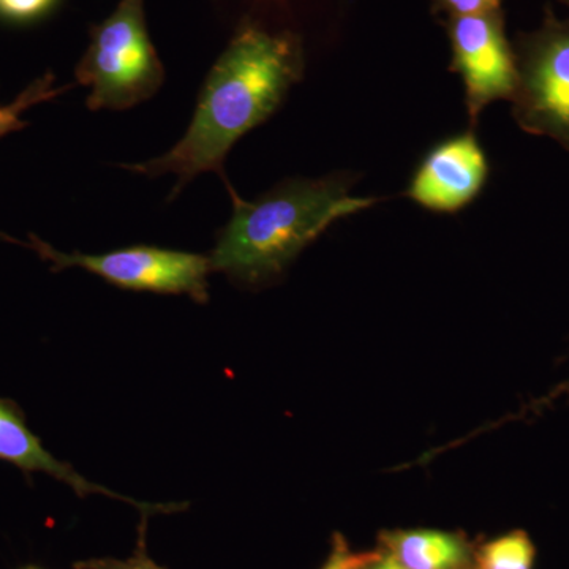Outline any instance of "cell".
Instances as JSON below:
<instances>
[{
	"label": "cell",
	"mask_w": 569,
	"mask_h": 569,
	"mask_svg": "<svg viewBox=\"0 0 569 569\" xmlns=\"http://www.w3.org/2000/svg\"><path fill=\"white\" fill-rule=\"evenodd\" d=\"M452 18L497 13L500 0H440Z\"/></svg>",
	"instance_id": "9a60e30c"
},
{
	"label": "cell",
	"mask_w": 569,
	"mask_h": 569,
	"mask_svg": "<svg viewBox=\"0 0 569 569\" xmlns=\"http://www.w3.org/2000/svg\"><path fill=\"white\" fill-rule=\"evenodd\" d=\"M59 0H0V18L10 22H32L47 17Z\"/></svg>",
	"instance_id": "4fadbf2b"
},
{
	"label": "cell",
	"mask_w": 569,
	"mask_h": 569,
	"mask_svg": "<svg viewBox=\"0 0 569 569\" xmlns=\"http://www.w3.org/2000/svg\"><path fill=\"white\" fill-rule=\"evenodd\" d=\"M518 82L509 102L520 129L569 152V28L548 26L516 56Z\"/></svg>",
	"instance_id": "5b68a950"
},
{
	"label": "cell",
	"mask_w": 569,
	"mask_h": 569,
	"mask_svg": "<svg viewBox=\"0 0 569 569\" xmlns=\"http://www.w3.org/2000/svg\"><path fill=\"white\" fill-rule=\"evenodd\" d=\"M535 546L522 530L511 531L488 542L479 552L481 569H533Z\"/></svg>",
	"instance_id": "30bf717a"
},
{
	"label": "cell",
	"mask_w": 569,
	"mask_h": 569,
	"mask_svg": "<svg viewBox=\"0 0 569 569\" xmlns=\"http://www.w3.org/2000/svg\"><path fill=\"white\" fill-rule=\"evenodd\" d=\"M74 77L89 88L92 111H123L159 92L164 67L146 24L144 0H119L91 32Z\"/></svg>",
	"instance_id": "3957f363"
},
{
	"label": "cell",
	"mask_w": 569,
	"mask_h": 569,
	"mask_svg": "<svg viewBox=\"0 0 569 569\" xmlns=\"http://www.w3.org/2000/svg\"><path fill=\"white\" fill-rule=\"evenodd\" d=\"M378 553H353L348 549L346 539L336 535L331 556L321 569H366Z\"/></svg>",
	"instance_id": "5bb4252c"
},
{
	"label": "cell",
	"mask_w": 569,
	"mask_h": 569,
	"mask_svg": "<svg viewBox=\"0 0 569 569\" xmlns=\"http://www.w3.org/2000/svg\"><path fill=\"white\" fill-rule=\"evenodd\" d=\"M0 460L20 468L22 473H43L58 479L77 492L78 497L107 496L132 505L138 511L146 515H168V512L182 511L189 507L187 503H144L130 497L119 496L103 486L96 485L81 477L70 463L56 459L43 447L39 437L29 429L24 413L13 400L0 397Z\"/></svg>",
	"instance_id": "ba28073f"
},
{
	"label": "cell",
	"mask_w": 569,
	"mask_h": 569,
	"mask_svg": "<svg viewBox=\"0 0 569 569\" xmlns=\"http://www.w3.org/2000/svg\"><path fill=\"white\" fill-rule=\"evenodd\" d=\"M489 178V160L473 132L438 142L408 183L407 198L427 211L456 213L477 200Z\"/></svg>",
	"instance_id": "52a82bcc"
},
{
	"label": "cell",
	"mask_w": 569,
	"mask_h": 569,
	"mask_svg": "<svg viewBox=\"0 0 569 569\" xmlns=\"http://www.w3.org/2000/svg\"><path fill=\"white\" fill-rule=\"evenodd\" d=\"M66 89L56 86V78L52 73L43 74L39 80L32 81L28 88L18 93L10 103L0 104V138L7 134L20 132L28 126L22 114L37 104L51 102L56 97L61 96Z\"/></svg>",
	"instance_id": "8fae6325"
},
{
	"label": "cell",
	"mask_w": 569,
	"mask_h": 569,
	"mask_svg": "<svg viewBox=\"0 0 569 569\" xmlns=\"http://www.w3.org/2000/svg\"><path fill=\"white\" fill-rule=\"evenodd\" d=\"M151 515L141 512V522L138 526L137 546L132 556L127 559H112V557H103V559H88L77 561L74 569H167L160 567L149 557L148 545H146V535H148V520Z\"/></svg>",
	"instance_id": "7c38bea8"
},
{
	"label": "cell",
	"mask_w": 569,
	"mask_h": 569,
	"mask_svg": "<svg viewBox=\"0 0 569 569\" xmlns=\"http://www.w3.org/2000/svg\"><path fill=\"white\" fill-rule=\"evenodd\" d=\"M383 541L407 569H458L468 560L466 542L447 531H395Z\"/></svg>",
	"instance_id": "9c48e42d"
},
{
	"label": "cell",
	"mask_w": 569,
	"mask_h": 569,
	"mask_svg": "<svg viewBox=\"0 0 569 569\" xmlns=\"http://www.w3.org/2000/svg\"><path fill=\"white\" fill-rule=\"evenodd\" d=\"M350 187L346 176L288 179L252 201L228 187L233 216L209 254L212 272L249 287L279 279L332 223L377 203V198L351 193Z\"/></svg>",
	"instance_id": "7a4b0ae2"
},
{
	"label": "cell",
	"mask_w": 569,
	"mask_h": 569,
	"mask_svg": "<svg viewBox=\"0 0 569 569\" xmlns=\"http://www.w3.org/2000/svg\"><path fill=\"white\" fill-rule=\"evenodd\" d=\"M568 3H569V0H568Z\"/></svg>",
	"instance_id": "ac0fdd59"
},
{
	"label": "cell",
	"mask_w": 569,
	"mask_h": 569,
	"mask_svg": "<svg viewBox=\"0 0 569 569\" xmlns=\"http://www.w3.org/2000/svg\"><path fill=\"white\" fill-rule=\"evenodd\" d=\"M452 70L462 78L471 126L498 100H511L518 82L516 56L497 13L452 18Z\"/></svg>",
	"instance_id": "8992f818"
},
{
	"label": "cell",
	"mask_w": 569,
	"mask_h": 569,
	"mask_svg": "<svg viewBox=\"0 0 569 569\" xmlns=\"http://www.w3.org/2000/svg\"><path fill=\"white\" fill-rule=\"evenodd\" d=\"M302 70L301 44L293 36L242 26L206 77L181 140L156 159L123 168L149 178L176 176L174 194L209 171L223 178L236 142L279 110Z\"/></svg>",
	"instance_id": "6da1fadb"
},
{
	"label": "cell",
	"mask_w": 569,
	"mask_h": 569,
	"mask_svg": "<svg viewBox=\"0 0 569 569\" xmlns=\"http://www.w3.org/2000/svg\"><path fill=\"white\" fill-rule=\"evenodd\" d=\"M24 569H40V568L31 567V568H24Z\"/></svg>",
	"instance_id": "e0dca14e"
},
{
	"label": "cell",
	"mask_w": 569,
	"mask_h": 569,
	"mask_svg": "<svg viewBox=\"0 0 569 569\" xmlns=\"http://www.w3.org/2000/svg\"><path fill=\"white\" fill-rule=\"evenodd\" d=\"M366 569H407L400 563L399 560L396 559L392 553H388V556H383V553H378L376 559L370 561L367 565Z\"/></svg>",
	"instance_id": "2e32d148"
},
{
	"label": "cell",
	"mask_w": 569,
	"mask_h": 569,
	"mask_svg": "<svg viewBox=\"0 0 569 569\" xmlns=\"http://www.w3.org/2000/svg\"><path fill=\"white\" fill-rule=\"evenodd\" d=\"M0 238L33 250L41 260L51 264L52 272L80 268L122 290L189 296L198 305H206L209 299L208 276L212 269L209 257L204 254L153 246L88 254L61 252L36 234L29 236L28 241H18L2 233Z\"/></svg>",
	"instance_id": "277c9868"
}]
</instances>
